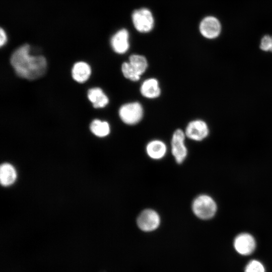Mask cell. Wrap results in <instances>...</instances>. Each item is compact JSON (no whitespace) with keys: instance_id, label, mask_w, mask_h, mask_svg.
I'll return each instance as SVG.
<instances>
[{"instance_id":"obj_1","label":"cell","mask_w":272,"mask_h":272,"mask_svg":"<svg viewBox=\"0 0 272 272\" xmlns=\"http://www.w3.org/2000/svg\"><path fill=\"white\" fill-rule=\"evenodd\" d=\"M10 62L16 74L20 77L34 80L45 73L47 62L41 55L30 54V46L24 44L18 48L12 54Z\"/></svg>"},{"instance_id":"obj_2","label":"cell","mask_w":272,"mask_h":272,"mask_svg":"<svg viewBox=\"0 0 272 272\" xmlns=\"http://www.w3.org/2000/svg\"><path fill=\"white\" fill-rule=\"evenodd\" d=\"M192 210L197 218L207 220L215 216L217 211V205L215 200L210 195L201 194L193 200Z\"/></svg>"},{"instance_id":"obj_3","label":"cell","mask_w":272,"mask_h":272,"mask_svg":"<svg viewBox=\"0 0 272 272\" xmlns=\"http://www.w3.org/2000/svg\"><path fill=\"white\" fill-rule=\"evenodd\" d=\"M118 115L121 120L125 124L133 125L141 121L144 116V108L139 102L124 103L119 109Z\"/></svg>"},{"instance_id":"obj_4","label":"cell","mask_w":272,"mask_h":272,"mask_svg":"<svg viewBox=\"0 0 272 272\" xmlns=\"http://www.w3.org/2000/svg\"><path fill=\"white\" fill-rule=\"evenodd\" d=\"M132 21L135 29L141 33L150 32L154 25V19L151 11L147 8H141L132 13Z\"/></svg>"},{"instance_id":"obj_5","label":"cell","mask_w":272,"mask_h":272,"mask_svg":"<svg viewBox=\"0 0 272 272\" xmlns=\"http://www.w3.org/2000/svg\"><path fill=\"white\" fill-rule=\"evenodd\" d=\"M185 138L184 131L179 128L176 129L172 136L171 153L178 164L182 163L187 155V149L185 145Z\"/></svg>"},{"instance_id":"obj_6","label":"cell","mask_w":272,"mask_h":272,"mask_svg":"<svg viewBox=\"0 0 272 272\" xmlns=\"http://www.w3.org/2000/svg\"><path fill=\"white\" fill-rule=\"evenodd\" d=\"M137 223L140 230L144 232H152L156 230L160 224V217L152 209H146L138 216Z\"/></svg>"},{"instance_id":"obj_7","label":"cell","mask_w":272,"mask_h":272,"mask_svg":"<svg viewBox=\"0 0 272 272\" xmlns=\"http://www.w3.org/2000/svg\"><path fill=\"white\" fill-rule=\"evenodd\" d=\"M186 137L194 141H201L209 133L207 123L201 119L191 120L187 124L185 131Z\"/></svg>"},{"instance_id":"obj_8","label":"cell","mask_w":272,"mask_h":272,"mask_svg":"<svg viewBox=\"0 0 272 272\" xmlns=\"http://www.w3.org/2000/svg\"><path fill=\"white\" fill-rule=\"evenodd\" d=\"M234 247L242 255L251 254L255 249L256 241L252 235L248 233L238 234L234 239Z\"/></svg>"},{"instance_id":"obj_9","label":"cell","mask_w":272,"mask_h":272,"mask_svg":"<svg viewBox=\"0 0 272 272\" xmlns=\"http://www.w3.org/2000/svg\"><path fill=\"white\" fill-rule=\"evenodd\" d=\"M201 35L208 39L217 37L221 32V25L218 20L212 16L205 17L199 24Z\"/></svg>"},{"instance_id":"obj_10","label":"cell","mask_w":272,"mask_h":272,"mask_svg":"<svg viewBox=\"0 0 272 272\" xmlns=\"http://www.w3.org/2000/svg\"><path fill=\"white\" fill-rule=\"evenodd\" d=\"M129 33L126 29H122L116 32L110 40L113 51L119 54L126 53L129 48Z\"/></svg>"},{"instance_id":"obj_11","label":"cell","mask_w":272,"mask_h":272,"mask_svg":"<svg viewBox=\"0 0 272 272\" xmlns=\"http://www.w3.org/2000/svg\"><path fill=\"white\" fill-rule=\"evenodd\" d=\"M140 90L141 95L149 99L157 98L161 93L159 81L154 78L145 80L142 82Z\"/></svg>"},{"instance_id":"obj_12","label":"cell","mask_w":272,"mask_h":272,"mask_svg":"<svg viewBox=\"0 0 272 272\" xmlns=\"http://www.w3.org/2000/svg\"><path fill=\"white\" fill-rule=\"evenodd\" d=\"M146 150L149 157L154 160H159L165 156L167 152V146L163 141L154 140L148 143Z\"/></svg>"},{"instance_id":"obj_13","label":"cell","mask_w":272,"mask_h":272,"mask_svg":"<svg viewBox=\"0 0 272 272\" xmlns=\"http://www.w3.org/2000/svg\"><path fill=\"white\" fill-rule=\"evenodd\" d=\"M88 98L96 108L105 107L109 103V98L103 90L98 87L93 88L88 92Z\"/></svg>"},{"instance_id":"obj_14","label":"cell","mask_w":272,"mask_h":272,"mask_svg":"<svg viewBox=\"0 0 272 272\" xmlns=\"http://www.w3.org/2000/svg\"><path fill=\"white\" fill-rule=\"evenodd\" d=\"M91 74V69L90 65L84 61L76 62L72 68L73 78L80 83H84L88 80Z\"/></svg>"},{"instance_id":"obj_15","label":"cell","mask_w":272,"mask_h":272,"mask_svg":"<svg viewBox=\"0 0 272 272\" xmlns=\"http://www.w3.org/2000/svg\"><path fill=\"white\" fill-rule=\"evenodd\" d=\"M17 178V172L14 166L8 163L1 165L0 181L2 185L8 186L13 184Z\"/></svg>"},{"instance_id":"obj_16","label":"cell","mask_w":272,"mask_h":272,"mask_svg":"<svg viewBox=\"0 0 272 272\" xmlns=\"http://www.w3.org/2000/svg\"><path fill=\"white\" fill-rule=\"evenodd\" d=\"M91 132L98 137L107 136L110 132V127L109 123L99 119H95L90 125Z\"/></svg>"},{"instance_id":"obj_17","label":"cell","mask_w":272,"mask_h":272,"mask_svg":"<svg viewBox=\"0 0 272 272\" xmlns=\"http://www.w3.org/2000/svg\"><path fill=\"white\" fill-rule=\"evenodd\" d=\"M128 62L134 70L141 76L148 67V62L145 56L137 54L131 55Z\"/></svg>"},{"instance_id":"obj_18","label":"cell","mask_w":272,"mask_h":272,"mask_svg":"<svg viewBox=\"0 0 272 272\" xmlns=\"http://www.w3.org/2000/svg\"><path fill=\"white\" fill-rule=\"evenodd\" d=\"M121 72L127 79L135 82L140 79L141 76L134 70L128 61L124 62L121 65Z\"/></svg>"},{"instance_id":"obj_19","label":"cell","mask_w":272,"mask_h":272,"mask_svg":"<svg viewBox=\"0 0 272 272\" xmlns=\"http://www.w3.org/2000/svg\"><path fill=\"white\" fill-rule=\"evenodd\" d=\"M245 272H265V268L260 261L252 260L246 266Z\"/></svg>"},{"instance_id":"obj_20","label":"cell","mask_w":272,"mask_h":272,"mask_svg":"<svg viewBox=\"0 0 272 272\" xmlns=\"http://www.w3.org/2000/svg\"><path fill=\"white\" fill-rule=\"evenodd\" d=\"M271 44V37L268 35L264 36L261 40L260 48L263 51L270 50Z\"/></svg>"},{"instance_id":"obj_21","label":"cell","mask_w":272,"mask_h":272,"mask_svg":"<svg viewBox=\"0 0 272 272\" xmlns=\"http://www.w3.org/2000/svg\"><path fill=\"white\" fill-rule=\"evenodd\" d=\"M0 35H1L0 45L1 46H2L3 45L5 44V43H6L7 41V35L6 34L5 31L2 28H1Z\"/></svg>"},{"instance_id":"obj_22","label":"cell","mask_w":272,"mask_h":272,"mask_svg":"<svg viewBox=\"0 0 272 272\" xmlns=\"http://www.w3.org/2000/svg\"><path fill=\"white\" fill-rule=\"evenodd\" d=\"M271 51H272V37H271V48H270V50Z\"/></svg>"}]
</instances>
